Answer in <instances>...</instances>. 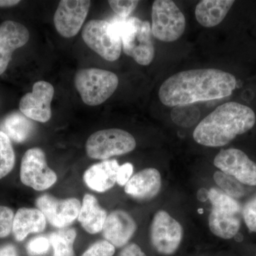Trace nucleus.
Masks as SVG:
<instances>
[{
	"mask_svg": "<svg viewBox=\"0 0 256 256\" xmlns=\"http://www.w3.org/2000/svg\"><path fill=\"white\" fill-rule=\"evenodd\" d=\"M236 84L234 75L220 69H194L166 79L160 87L158 96L168 107L185 106L228 97Z\"/></svg>",
	"mask_w": 256,
	"mask_h": 256,
	"instance_id": "f257e3e1",
	"label": "nucleus"
},
{
	"mask_svg": "<svg viewBox=\"0 0 256 256\" xmlns=\"http://www.w3.org/2000/svg\"><path fill=\"white\" fill-rule=\"evenodd\" d=\"M36 206L53 226L65 228L78 218L82 203L75 198L60 200L44 194L37 198Z\"/></svg>",
	"mask_w": 256,
	"mask_h": 256,
	"instance_id": "4468645a",
	"label": "nucleus"
},
{
	"mask_svg": "<svg viewBox=\"0 0 256 256\" xmlns=\"http://www.w3.org/2000/svg\"><path fill=\"white\" fill-rule=\"evenodd\" d=\"M34 126L32 121L21 112H14L6 116L0 124V130L4 132L11 140L23 142L31 136Z\"/></svg>",
	"mask_w": 256,
	"mask_h": 256,
	"instance_id": "4be33fe9",
	"label": "nucleus"
},
{
	"mask_svg": "<svg viewBox=\"0 0 256 256\" xmlns=\"http://www.w3.org/2000/svg\"><path fill=\"white\" fill-rule=\"evenodd\" d=\"M136 148V139L132 134L118 128L98 131L88 138L86 144L87 156L101 160L128 154Z\"/></svg>",
	"mask_w": 256,
	"mask_h": 256,
	"instance_id": "0eeeda50",
	"label": "nucleus"
},
{
	"mask_svg": "<svg viewBox=\"0 0 256 256\" xmlns=\"http://www.w3.org/2000/svg\"><path fill=\"white\" fill-rule=\"evenodd\" d=\"M74 84L88 106L104 104L116 92L119 78L116 74L104 69L90 68L79 70L74 77Z\"/></svg>",
	"mask_w": 256,
	"mask_h": 256,
	"instance_id": "39448f33",
	"label": "nucleus"
},
{
	"mask_svg": "<svg viewBox=\"0 0 256 256\" xmlns=\"http://www.w3.org/2000/svg\"><path fill=\"white\" fill-rule=\"evenodd\" d=\"M20 180L36 191L48 190L57 181L56 174L47 164L44 152L38 148L28 150L24 154L20 168Z\"/></svg>",
	"mask_w": 256,
	"mask_h": 256,
	"instance_id": "1a4fd4ad",
	"label": "nucleus"
},
{
	"mask_svg": "<svg viewBox=\"0 0 256 256\" xmlns=\"http://www.w3.org/2000/svg\"><path fill=\"white\" fill-rule=\"evenodd\" d=\"M214 164L242 184L256 186V163L240 150H222L215 156Z\"/></svg>",
	"mask_w": 256,
	"mask_h": 256,
	"instance_id": "9b49d317",
	"label": "nucleus"
},
{
	"mask_svg": "<svg viewBox=\"0 0 256 256\" xmlns=\"http://www.w3.org/2000/svg\"><path fill=\"white\" fill-rule=\"evenodd\" d=\"M116 248L107 240H99L88 248L82 256H112Z\"/></svg>",
	"mask_w": 256,
	"mask_h": 256,
	"instance_id": "c756f323",
	"label": "nucleus"
},
{
	"mask_svg": "<svg viewBox=\"0 0 256 256\" xmlns=\"http://www.w3.org/2000/svg\"><path fill=\"white\" fill-rule=\"evenodd\" d=\"M256 116L248 106L228 102L217 107L195 128V142L210 148L225 146L255 126Z\"/></svg>",
	"mask_w": 256,
	"mask_h": 256,
	"instance_id": "f03ea898",
	"label": "nucleus"
},
{
	"mask_svg": "<svg viewBox=\"0 0 256 256\" xmlns=\"http://www.w3.org/2000/svg\"><path fill=\"white\" fill-rule=\"evenodd\" d=\"M161 188L160 172L156 168H146L133 175L124 186V192L136 200L146 202L158 196Z\"/></svg>",
	"mask_w": 256,
	"mask_h": 256,
	"instance_id": "f3484780",
	"label": "nucleus"
},
{
	"mask_svg": "<svg viewBox=\"0 0 256 256\" xmlns=\"http://www.w3.org/2000/svg\"><path fill=\"white\" fill-rule=\"evenodd\" d=\"M30 32L22 24L12 20L0 25V76L4 73L15 50L26 44Z\"/></svg>",
	"mask_w": 256,
	"mask_h": 256,
	"instance_id": "2eb2a0df",
	"label": "nucleus"
},
{
	"mask_svg": "<svg viewBox=\"0 0 256 256\" xmlns=\"http://www.w3.org/2000/svg\"><path fill=\"white\" fill-rule=\"evenodd\" d=\"M20 0H0V8H11L20 4Z\"/></svg>",
	"mask_w": 256,
	"mask_h": 256,
	"instance_id": "72a5a7b5",
	"label": "nucleus"
},
{
	"mask_svg": "<svg viewBox=\"0 0 256 256\" xmlns=\"http://www.w3.org/2000/svg\"><path fill=\"white\" fill-rule=\"evenodd\" d=\"M242 216L249 230L256 233V193L242 208Z\"/></svg>",
	"mask_w": 256,
	"mask_h": 256,
	"instance_id": "bb28decb",
	"label": "nucleus"
},
{
	"mask_svg": "<svg viewBox=\"0 0 256 256\" xmlns=\"http://www.w3.org/2000/svg\"><path fill=\"white\" fill-rule=\"evenodd\" d=\"M15 164V154L11 140L0 130V180L11 172Z\"/></svg>",
	"mask_w": 256,
	"mask_h": 256,
	"instance_id": "b1692460",
	"label": "nucleus"
},
{
	"mask_svg": "<svg viewBox=\"0 0 256 256\" xmlns=\"http://www.w3.org/2000/svg\"><path fill=\"white\" fill-rule=\"evenodd\" d=\"M183 228L178 220L165 210L156 212L151 224L152 245L163 256L173 255L183 238Z\"/></svg>",
	"mask_w": 256,
	"mask_h": 256,
	"instance_id": "9d476101",
	"label": "nucleus"
},
{
	"mask_svg": "<svg viewBox=\"0 0 256 256\" xmlns=\"http://www.w3.org/2000/svg\"><path fill=\"white\" fill-rule=\"evenodd\" d=\"M137 224L124 210H116L108 215L102 228L106 240L114 248L126 246L137 230Z\"/></svg>",
	"mask_w": 256,
	"mask_h": 256,
	"instance_id": "dca6fc26",
	"label": "nucleus"
},
{
	"mask_svg": "<svg viewBox=\"0 0 256 256\" xmlns=\"http://www.w3.org/2000/svg\"><path fill=\"white\" fill-rule=\"evenodd\" d=\"M82 38L90 50L108 62H114L120 56L122 42L118 30L112 22H88L82 28Z\"/></svg>",
	"mask_w": 256,
	"mask_h": 256,
	"instance_id": "423d86ee",
	"label": "nucleus"
},
{
	"mask_svg": "<svg viewBox=\"0 0 256 256\" xmlns=\"http://www.w3.org/2000/svg\"><path fill=\"white\" fill-rule=\"evenodd\" d=\"M46 220L38 208H21L13 222L12 233L18 242H22L28 234L41 233L46 228Z\"/></svg>",
	"mask_w": 256,
	"mask_h": 256,
	"instance_id": "6ab92c4d",
	"label": "nucleus"
},
{
	"mask_svg": "<svg viewBox=\"0 0 256 256\" xmlns=\"http://www.w3.org/2000/svg\"><path fill=\"white\" fill-rule=\"evenodd\" d=\"M120 165L116 160H104L92 165L84 174V182L94 191L105 192L117 183Z\"/></svg>",
	"mask_w": 256,
	"mask_h": 256,
	"instance_id": "a211bd4d",
	"label": "nucleus"
},
{
	"mask_svg": "<svg viewBox=\"0 0 256 256\" xmlns=\"http://www.w3.org/2000/svg\"><path fill=\"white\" fill-rule=\"evenodd\" d=\"M54 88L47 82L40 80L34 84L32 92H28L20 102V111L28 119L46 122L52 118V102Z\"/></svg>",
	"mask_w": 256,
	"mask_h": 256,
	"instance_id": "f8f14e48",
	"label": "nucleus"
},
{
	"mask_svg": "<svg viewBox=\"0 0 256 256\" xmlns=\"http://www.w3.org/2000/svg\"><path fill=\"white\" fill-rule=\"evenodd\" d=\"M111 22L118 30L124 54L140 65L150 64L156 54L150 23L134 16Z\"/></svg>",
	"mask_w": 256,
	"mask_h": 256,
	"instance_id": "7ed1b4c3",
	"label": "nucleus"
},
{
	"mask_svg": "<svg viewBox=\"0 0 256 256\" xmlns=\"http://www.w3.org/2000/svg\"><path fill=\"white\" fill-rule=\"evenodd\" d=\"M133 166L131 163H126L119 166L117 174V183L120 186H126V184L132 178Z\"/></svg>",
	"mask_w": 256,
	"mask_h": 256,
	"instance_id": "7c9ffc66",
	"label": "nucleus"
},
{
	"mask_svg": "<svg viewBox=\"0 0 256 256\" xmlns=\"http://www.w3.org/2000/svg\"><path fill=\"white\" fill-rule=\"evenodd\" d=\"M107 216V212L99 205L95 196L90 194L84 196L78 220L88 233L96 234L100 232Z\"/></svg>",
	"mask_w": 256,
	"mask_h": 256,
	"instance_id": "412c9836",
	"label": "nucleus"
},
{
	"mask_svg": "<svg viewBox=\"0 0 256 256\" xmlns=\"http://www.w3.org/2000/svg\"><path fill=\"white\" fill-rule=\"evenodd\" d=\"M118 256H146L139 246L136 244H131L126 246L121 250Z\"/></svg>",
	"mask_w": 256,
	"mask_h": 256,
	"instance_id": "2f4dec72",
	"label": "nucleus"
},
{
	"mask_svg": "<svg viewBox=\"0 0 256 256\" xmlns=\"http://www.w3.org/2000/svg\"><path fill=\"white\" fill-rule=\"evenodd\" d=\"M208 200L212 204L208 216V226L212 233L223 239L235 237L242 225V205L218 188L208 190Z\"/></svg>",
	"mask_w": 256,
	"mask_h": 256,
	"instance_id": "20e7f679",
	"label": "nucleus"
},
{
	"mask_svg": "<svg viewBox=\"0 0 256 256\" xmlns=\"http://www.w3.org/2000/svg\"><path fill=\"white\" fill-rule=\"evenodd\" d=\"M89 0H62L54 16L56 30L65 38L75 36L80 31L90 9Z\"/></svg>",
	"mask_w": 256,
	"mask_h": 256,
	"instance_id": "ddd939ff",
	"label": "nucleus"
},
{
	"mask_svg": "<svg viewBox=\"0 0 256 256\" xmlns=\"http://www.w3.org/2000/svg\"><path fill=\"white\" fill-rule=\"evenodd\" d=\"M50 242L48 238L45 236H37L32 238L26 246L28 255L40 256L46 254L50 250Z\"/></svg>",
	"mask_w": 256,
	"mask_h": 256,
	"instance_id": "c85d7f7f",
	"label": "nucleus"
},
{
	"mask_svg": "<svg viewBox=\"0 0 256 256\" xmlns=\"http://www.w3.org/2000/svg\"><path fill=\"white\" fill-rule=\"evenodd\" d=\"M234 3V0H203L196 5L195 18L202 26L214 28L223 21Z\"/></svg>",
	"mask_w": 256,
	"mask_h": 256,
	"instance_id": "aec40b11",
	"label": "nucleus"
},
{
	"mask_svg": "<svg viewBox=\"0 0 256 256\" xmlns=\"http://www.w3.org/2000/svg\"><path fill=\"white\" fill-rule=\"evenodd\" d=\"M152 33L156 40L173 42L182 36L186 18L171 0H156L152 8Z\"/></svg>",
	"mask_w": 256,
	"mask_h": 256,
	"instance_id": "6e6552de",
	"label": "nucleus"
},
{
	"mask_svg": "<svg viewBox=\"0 0 256 256\" xmlns=\"http://www.w3.org/2000/svg\"><path fill=\"white\" fill-rule=\"evenodd\" d=\"M14 214L9 207L0 206V238H6L12 232Z\"/></svg>",
	"mask_w": 256,
	"mask_h": 256,
	"instance_id": "cd10ccee",
	"label": "nucleus"
},
{
	"mask_svg": "<svg viewBox=\"0 0 256 256\" xmlns=\"http://www.w3.org/2000/svg\"><path fill=\"white\" fill-rule=\"evenodd\" d=\"M0 256H18L16 248L12 245H6L0 248Z\"/></svg>",
	"mask_w": 256,
	"mask_h": 256,
	"instance_id": "473e14b6",
	"label": "nucleus"
},
{
	"mask_svg": "<svg viewBox=\"0 0 256 256\" xmlns=\"http://www.w3.org/2000/svg\"><path fill=\"white\" fill-rule=\"evenodd\" d=\"M214 180L220 190L236 200L245 194V188L242 184L230 175L222 171H216L214 174Z\"/></svg>",
	"mask_w": 256,
	"mask_h": 256,
	"instance_id": "393cba45",
	"label": "nucleus"
},
{
	"mask_svg": "<svg viewBox=\"0 0 256 256\" xmlns=\"http://www.w3.org/2000/svg\"><path fill=\"white\" fill-rule=\"evenodd\" d=\"M76 238V232L74 228H64L50 234L48 240L53 248V256H74Z\"/></svg>",
	"mask_w": 256,
	"mask_h": 256,
	"instance_id": "5701e85b",
	"label": "nucleus"
},
{
	"mask_svg": "<svg viewBox=\"0 0 256 256\" xmlns=\"http://www.w3.org/2000/svg\"><path fill=\"white\" fill-rule=\"evenodd\" d=\"M139 1L136 0H110L108 4L119 18H128L137 8Z\"/></svg>",
	"mask_w": 256,
	"mask_h": 256,
	"instance_id": "a878e982",
	"label": "nucleus"
}]
</instances>
